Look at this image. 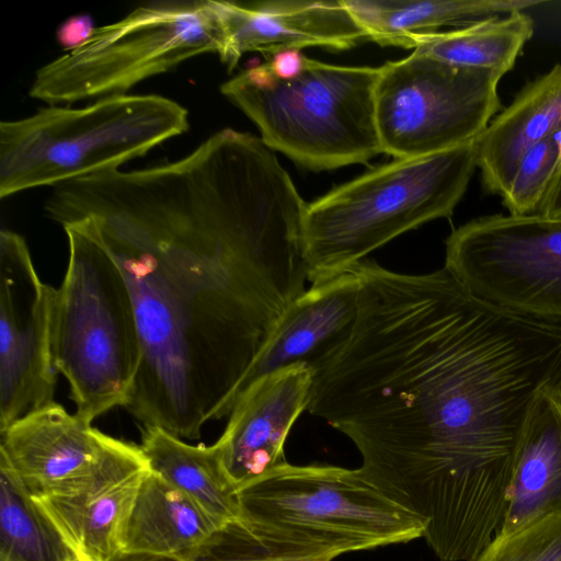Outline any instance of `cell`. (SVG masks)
Returning a JSON list of instances; mask_svg holds the SVG:
<instances>
[{"label": "cell", "mask_w": 561, "mask_h": 561, "mask_svg": "<svg viewBox=\"0 0 561 561\" xmlns=\"http://www.w3.org/2000/svg\"><path fill=\"white\" fill-rule=\"evenodd\" d=\"M150 471L140 445L123 440L78 486L33 500L78 559L112 561L122 551L128 515Z\"/></svg>", "instance_id": "5bb4252c"}, {"label": "cell", "mask_w": 561, "mask_h": 561, "mask_svg": "<svg viewBox=\"0 0 561 561\" xmlns=\"http://www.w3.org/2000/svg\"><path fill=\"white\" fill-rule=\"evenodd\" d=\"M560 175L561 152L552 133L523 156L502 204L510 215H538Z\"/></svg>", "instance_id": "d4e9b609"}, {"label": "cell", "mask_w": 561, "mask_h": 561, "mask_svg": "<svg viewBox=\"0 0 561 561\" xmlns=\"http://www.w3.org/2000/svg\"><path fill=\"white\" fill-rule=\"evenodd\" d=\"M90 14H75L62 21L56 31V39L64 50L70 51L83 45L94 33Z\"/></svg>", "instance_id": "4316f807"}, {"label": "cell", "mask_w": 561, "mask_h": 561, "mask_svg": "<svg viewBox=\"0 0 561 561\" xmlns=\"http://www.w3.org/2000/svg\"><path fill=\"white\" fill-rule=\"evenodd\" d=\"M307 204L261 138L224 128L185 157L55 186L44 204L81 224L117 263L142 357L126 409L198 439L308 280Z\"/></svg>", "instance_id": "6da1fadb"}, {"label": "cell", "mask_w": 561, "mask_h": 561, "mask_svg": "<svg viewBox=\"0 0 561 561\" xmlns=\"http://www.w3.org/2000/svg\"><path fill=\"white\" fill-rule=\"evenodd\" d=\"M368 39L414 48L423 35L445 26L466 27L480 20L523 11L533 0H343Z\"/></svg>", "instance_id": "ffe728a7"}, {"label": "cell", "mask_w": 561, "mask_h": 561, "mask_svg": "<svg viewBox=\"0 0 561 561\" xmlns=\"http://www.w3.org/2000/svg\"><path fill=\"white\" fill-rule=\"evenodd\" d=\"M222 45L213 0L148 2L37 69L28 94L49 105L126 94L190 58L219 55Z\"/></svg>", "instance_id": "ba28073f"}, {"label": "cell", "mask_w": 561, "mask_h": 561, "mask_svg": "<svg viewBox=\"0 0 561 561\" xmlns=\"http://www.w3.org/2000/svg\"><path fill=\"white\" fill-rule=\"evenodd\" d=\"M379 68L306 57L301 73L253 85L241 73L220 92L260 129L262 141L312 170L364 163L382 152L376 124Z\"/></svg>", "instance_id": "8992f818"}, {"label": "cell", "mask_w": 561, "mask_h": 561, "mask_svg": "<svg viewBox=\"0 0 561 561\" xmlns=\"http://www.w3.org/2000/svg\"><path fill=\"white\" fill-rule=\"evenodd\" d=\"M540 215L561 217V175L546 199Z\"/></svg>", "instance_id": "f1b7e54d"}, {"label": "cell", "mask_w": 561, "mask_h": 561, "mask_svg": "<svg viewBox=\"0 0 561 561\" xmlns=\"http://www.w3.org/2000/svg\"><path fill=\"white\" fill-rule=\"evenodd\" d=\"M67 561H81L80 559H78L75 554L72 557H70Z\"/></svg>", "instance_id": "f546056e"}, {"label": "cell", "mask_w": 561, "mask_h": 561, "mask_svg": "<svg viewBox=\"0 0 561 561\" xmlns=\"http://www.w3.org/2000/svg\"><path fill=\"white\" fill-rule=\"evenodd\" d=\"M0 465L32 499L65 493L94 474L122 439L54 402L0 432Z\"/></svg>", "instance_id": "7c38bea8"}, {"label": "cell", "mask_w": 561, "mask_h": 561, "mask_svg": "<svg viewBox=\"0 0 561 561\" xmlns=\"http://www.w3.org/2000/svg\"><path fill=\"white\" fill-rule=\"evenodd\" d=\"M188 129L187 110L157 94H118L83 107L49 105L0 122V197L119 167Z\"/></svg>", "instance_id": "277c9868"}, {"label": "cell", "mask_w": 561, "mask_h": 561, "mask_svg": "<svg viewBox=\"0 0 561 561\" xmlns=\"http://www.w3.org/2000/svg\"><path fill=\"white\" fill-rule=\"evenodd\" d=\"M533 34V19L523 11H514L462 28L423 35L414 51L450 65L489 69L504 76Z\"/></svg>", "instance_id": "7402d4cb"}, {"label": "cell", "mask_w": 561, "mask_h": 561, "mask_svg": "<svg viewBox=\"0 0 561 561\" xmlns=\"http://www.w3.org/2000/svg\"><path fill=\"white\" fill-rule=\"evenodd\" d=\"M313 377L309 366L290 365L254 380L236 399L215 445L237 493L287 462L285 442L307 410Z\"/></svg>", "instance_id": "4fadbf2b"}, {"label": "cell", "mask_w": 561, "mask_h": 561, "mask_svg": "<svg viewBox=\"0 0 561 561\" xmlns=\"http://www.w3.org/2000/svg\"><path fill=\"white\" fill-rule=\"evenodd\" d=\"M339 556L333 550L273 539L238 518L215 530L185 560L119 553L112 561H332Z\"/></svg>", "instance_id": "cb8c5ba5"}, {"label": "cell", "mask_w": 561, "mask_h": 561, "mask_svg": "<svg viewBox=\"0 0 561 561\" xmlns=\"http://www.w3.org/2000/svg\"><path fill=\"white\" fill-rule=\"evenodd\" d=\"M474 561H561V510L494 536Z\"/></svg>", "instance_id": "484cf974"}, {"label": "cell", "mask_w": 561, "mask_h": 561, "mask_svg": "<svg viewBox=\"0 0 561 561\" xmlns=\"http://www.w3.org/2000/svg\"><path fill=\"white\" fill-rule=\"evenodd\" d=\"M62 228L69 255L56 290L53 357L69 385L76 414L92 423L116 407H127L142 348L117 263L81 224Z\"/></svg>", "instance_id": "5b68a950"}, {"label": "cell", "mask_w": 561, "mask_h": 561, "mask_svg": "<svg viewBox=\"0 0 561 561\" xmlns=\"http://www.w3.org/2000/svg\"><path fill=\"white\" fill-rule=\"evenodd\" d=\"M360 282L353 268L314 283L284 311L247 373L238 396L280 368L323 366L350 339L358 312Z\"/></svg>", "instance_id": "2e32d148"}, {"label": "cell", "mask_w": 561, "mask_h": 561, "mask_svg": "<svg viewBox=\"0 0 561 561\" xmlns=\"http://www.w3.org/2000/svg\"><path fill=\"white\" fill-rule=\"evenodd\" d=\"M305 60L300 49H285L273 54L267 65L277 79L290 80L301 73Z\"/></svg>", "instance_id": "83f0119b"}, {"label": "cell", "mask_w": 561, "mask_h": 561, "mask_svg": "<svg viewBox=\"0 0 561 561\" xmlns=\"http://www.w3.org/2000/svg\"><path fill=\"white\" fill-rule=\"evenodd\" d=\"M219 527L187 495L151 470L128 515L121 553L185 560Z\"/></svg>", "instance_id": "d6986e66"}, {"label": "cell", "mask_w": 561, "mask_h": 561, "mask_svg": "<svg viewBox=\"0 0 561 561\" xmlns=\"http://www.w3.org/2000/svg\"><path fill=\"white\" fill-rule=\"evenodd\" d=\"M561 127V64L528 82L474 140L483 187L504 195L523 156Z\"/></svg>", "instance_id": "ac0fdd59"}, {"label": "cell", "mask_w": 561, "mask_h": 561, "mask_svg": "<svg viewBox=\"0 0 561 561\" xmlns=\"http://www.w3.org/2000/svg\"><path fill=\"white\" fill-rule=\"evenodd\" d=\"M72 556L22 484L0 465V561H67Z\"/></svg>", "instance_id": "603a6c76"}, {"label": "cell", "mask_w": 561, "mask_h": 561, "mask_svg": "<svg viewBox=\"0 0 561 561\" xmlns=\"http://www.w3.org/2000/svg\"><path fill=\"white\" fill-rule=\"evenodd\" d=\"M224 31L219 58L231 71L244 53L273 55L285 49L322 46L347 49L367 38L344 1L213 0Z\"/></svg>", "instance_id": "9a60e30c"}, {"label": "cell", "mask_w": 561, "mask_h": 561, "mask_svg": "<svg viewBox=\"0 0 561 561\" xmlns=\"http://www.w3.org/2000/svg\"><path fill=\"white\" fill-rule=\"evenodd\" d=\"M502 77L415 51L386 62L379 67L375 90L382 152L396 159L417 158L476 140L502 108Z\"/></svg>", "instance_id": "9c48e42d"}, {"label": "cell", "mask_w": 561, "mask_h": 561, "mask_svg": "<svg viewBox=\"0 0 561 561\" xmlns=\"http://www.w3.org/2000/svg\"><path fill=\"white\" fill-rule=\"evenodd\" d=\"M477 169L476 142L396 159L307 204L302 256L312 284L342 274L421 225L449 218Z\"/></svg>", "instance_id": "3957f363"}, {"label": "cell", "mask_w": 561, "mask_h": 561, "mask_svg": "<svg viewBox=\"0 0 561 561\" xmlns=\"http://www.w3.org/2000/svg\"><path fill=\"white\" fill-rule=\"evenodd\" d=\"M559 510L561 388H547L533 403L517 442L505 513L496 535L508 534L538 516Z\"/></svg>", "instance_id": "e0dca14e"}, {"label": "cell", "mask_w": 561, "mask_h": 561, "mask_svg": "<svg viewBox=\"0 0 561 561\" xmlns=\"http://www.w3.org/2000/svg\"><path fill=\"white\" fill-rule=\"evenodd\" d=\"M237 496L240 518L262 534L340 556L409 542L425 530L359 468L286 462Z\"/></svg>", "instance_id": "52a82bcc"}, {"label": "cell", "mask_w": 561, "mask_h": 561, "mask_svg": "<svg viewBox=\"0 0 561 561\" xmlns=\"http://www.w3.org/2000/svg\"><path fill=\"white\" fill-rule=\"evenodd\" d=\"M350 339L318 370L307 411L357 448L363 473L425 522L440 561H474L497 534L520 433L561 388V328L426 274L373 260Z\"/></svg>", "instance_id": "7a4b0ae2"}, {"label": "cell", "mask_w": 561, "mask_h": 561, "mask_svg": "<svg viewBox=\"0 0 561 561\" xmlns=\"http://www.w3.org/2000/svg\"><path fill=\"white\" fill-rule=\"evenodd\" d=\"M140 447L150 469L219 526L240 518L237 491L222 469L215 444L191 445L161 427L144 426Z\"/></svg>", "instance_id": "44dd1931"}, {"label": "cell", "mask_w": 561, "mask_h": 561, "mask_svg": "<svg viewBox=\"0 0 561 561\" xmlns=\"http://www.w3.org/2000/svg\"><path fill=\"white\" fill-rule=\"evenodd\" d=\"M56 290L44 283L24 238L0 232V432L53 404Z\"/></svg>", "instance_id": "8fae6325"}, {"label": "cell", "mask_w": 561, "mask_h": 561, "mask_svg": "<svg viewBox=\"0 0 561 561\" xmlns=\"http://www.w3.org/2000/svg\"><path fill=\"white\" fill-rule=\"evenodd\" d=\"M445 245L444 267L473 296L561 328V217L483 216Z\"/></svg>", "instance_id": "30bf717a"}]
</instances>
